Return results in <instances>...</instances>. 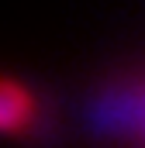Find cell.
Wrapping results in <instances>:
<instances>
[{
  "mask_svg": "<svg viewBox=\"0 0 145 148\" xmlns=\"http://www.w3.org/2000/svg\"><path fill=\"white\" fill-rule=\"evenodd\" d=\"M93 124L104 134H121L124 141L145 127V76L117 79L93 100Z\"/></svg>",
  "mask_w": 145,
  "mask_h": 148,
  "instance_id": "obj_1",
  "label": "cell"
},
{
  "mask_svg": "<svg viewBox=\"0 0 145 148\" xmlns=\"http://www.w3.org/2000/svg\"><path fill=\"white\" fill-rule=\"evenodd\" d=\"M0 131L10 141H35L45 131V100L21 76L7 73L0 79Z\"/></svg>",
  "mask_w": 145,
  "mask_h": 148,
  "instance_id": "obj_2",
  "label": "cell"
},
{
  "mask_svg": "<svg viewBox=\"0 0 145 148\" xmlns=\"http://www.w3.org/2000/svg\"><path fill=\"white\" fill-rule=\"evenodd\" d=\"M128 145H131V148H145V127L138 131V134H131V138H128Z\"/></svg>",
  "mask_w": 145,
  "mask_h": 148,
  "instance_id": "obj_3",
  "label": "cell"
}]
</instances>
